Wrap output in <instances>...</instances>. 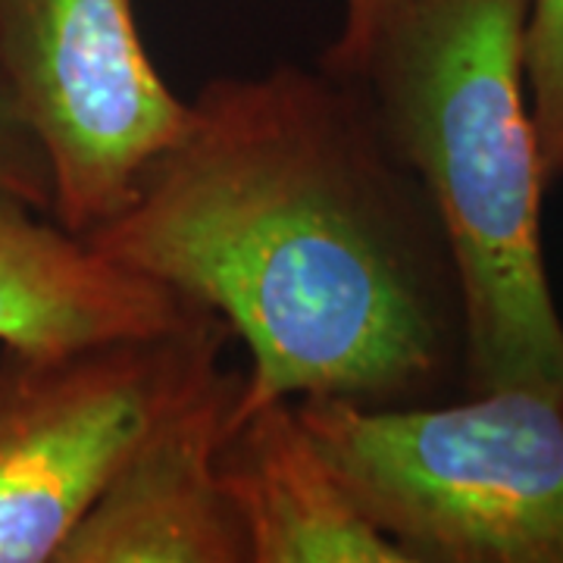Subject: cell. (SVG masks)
<instances>
[{"label":"cell","mask_w":563,"mask_h":563,"mask_svg":"<svg viewBox=\"0 0 563 563\" xmlns=\"http://www.w3.org/2000/svg\"><path fill=\"white\" fill-rule=\"evenodd\" d=\"M85 239L242 339L229 429L276 401L391 407L463 385L439 217L363 81L322 63L207 81L179 139Z\"/></svg>","instance_id":"6da1fadb"},{"label":"cell","mask_w":563,"mask_h":563,"mask_svg":"<svg viewBox=\"0 0 563 563\" xmlns=\"http://www.w3.org/2000/svg\"><path fill=\"white\" fill-rule=\"evenodd\" d=\"M529 0H417L363 73L385 139L432 203L463 307V391L563 401L542 147L529 110Z\"/></svg>","instance_id":"7a4b0ae2"},{"label":"cell","mask_w":563,"mask_h":563,"mask_svg":"<svg viewBox=\"0 0 563 563\" xmlns=\"http://www.w3.org/2000/svg\"><path fill=\"white\" fill-rule=\"evenodd\" d=\"M295 407L410 563H563L561 398L495 388L454 404Z\"/></svg>","instance_id":"3957f363"},{"label":"cell","mask_w":563,"mask_h":563,"mask_svg":"<svg viewBox=\"0 0 563 563\" xmlns=\"http://www.w3.org/2000/svg\"><path fill=\"white\" fill-rule=\"evenodd\" d=\"M229 325L54 354L0 347V563H57L132 448L222 361Z\"/></svg>","instance_id":"277c9868"},{"label":"cell","mask_w":563,"mask_h":563,"mask_svg":"<svg viewBox=\"0 0 563 563\" xmlns=\"http://www.w3.org/2000/svg\"><path fill=\"white\" fill-rule=\"evenodd\" d=\"M0 81L76 235L120 213L191 110L147 57L135 0H0Z\"/></svg>","instance_id":"5b68a950"},{"label":"cell","mask_w":563,"mask_h":563,"mask_svg":"<svg viewBox=\"0 0 563 563\" xmlns=\"http://www.w3.org/2000/svg\"><path fill=\"white\" fill-rule=\"evenodd\" d=\"M242 376L210 369L147 429L57 563H247L239 514L220 479V448Z\"/></svg>","instance_id":"8992f818"},{"label":"cell","mask_w":563,"mask_h":563,"mask_svg":"<svg viewBox=\"0 0 563 563\" xmlns=\"http://www.w3.org/2000/svg\"><path fill=\"white\" fill-rule=\"evenodd\" d=\"M201 313L0 188V347L54 354L176 332Z\"/></svg>","instance_id":"52a82bcc"},{"label":"cell","mask_w":563,"mask_h":563,"mask_svg":"<svg viewBox=\"0 0 563 563\" xmlns=\"http://www.w3.org/2000/svg\"><path fill=\"white\" fill-rule=\"evenodd\" d=\"M217 463L247 563H410L354 501L295 401L235 422Z\"/></svg>","instance_id":"ba28073f"},{"label":"cell","mask_w":563,"mask_h":563,"mask_svg":"<svg viewBox=\"0 0 563 563\" xmlns=\"http://www.w3.org/2000/svg\"><path fill=\"white\" fill-rule=\"evenodd\" d=\"M523 73L548 185H558L563 181V0H529Z\"/></svg>","instance_id":"9c48e42d"},{"label":"cell","mask_w":563,"mask_h":563,"mask_svg":"<svg viewBox=\"0 0 563 563\" xmlns=\"http://www.w3.org/2000/svg\"><path fill=\"white\" fill-rule=\"evenodd\" d=\"M0 188L20 195L22 201L44 213L54 210V185L44 151L29 132L7 85L0 81Z\"/></svg>","instance_id":"30bf717a"},{"label":"cell","mask_w":563,"mask_h":563,"mask_svg":"<svg viewBox=\"0 0 563 563\" xmlns=\"http://www.w3.org/2000/svg\"><path fill=\"white\" fill-rule=\"evenodd\" d=\"M417 0H344L342 32L322 54V66L361 81L385 35Z\"/></svg>","instance_id":"8fae6325"}]
</instances>
